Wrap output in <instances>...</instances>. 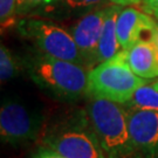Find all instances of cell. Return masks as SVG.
<instances>
[{
	"label": "cell",
	"instance_id": "cell-1",
	"mask_svg": "<svg viewBox=\"0 0 158 158\" xmlns=\"http://www.w3.org/2000/svg\"><path fill=\"white\" fill-rule=\"evenodd\" d=\"M23 66L34 83L56 100L72 103L88 97L89 70L79 63L35 49L23 57Z\"/></svg>",
	"mask_w": 158,
	"mask_h": 158
},
{
	"label": "cell",
	"instance_id": "cell-2",
	"mask_svg": "<svg viewBox=\"0 0 158 158\" xmlns=\"http://www.w3.org/2000/svg\"><path fill=\"white\" fill-rule=\"evenodd\" d=\"M87 98L85 110L108 157L135 158L127 108L94 96Z\"/></svg>",
	"mask_w": 158,
	"mask_h": 158
},
{
	"label": "cell",
	"instance_id": "cell-3",
	"mask_svg": "<svg viewBox=\"0 0 158 158\" xmlns=\"http://www.w3.org/2000/svg\"><path fill=\"white\" fill-rule=\"evenodd\" d=\"M41 144L66 158H109L85 109L49 127L42 135Z\"/></svg>",
	"mask_w": 158,
	"mask_h": 158
},
{
	"label": "cell",
	"instance_id": "cell-4",
	"mask_svg": "<svg viewBox=\"0 0 158 158\" xmlns=\"http://www.w3.org/2000/svg\"><path fill=\"white\" fill-rule=\"evenodd\" d=\"M150 81L152 80L139 77L130 68L122 51L118 55L98 63L88 72V96L124 106L139 87Z\"/></svg>",
	"mask_w": 158,
	"mask_h": 158
},
{
	"label": "cell",
	"instance_id": "cell-5",
	"mask_svg": "<svg viewBox=\"0 0 158 158\" xmlns=\"http://www.w3.org/2000/svg\"><path fill=\"white\" fill-rule=\"evenodd\" d=\"M17 29L41 53L85 67L81 53L69 29L56 21L40 17H23L19 19Z\"/></svg>",
	"mask_w": 158,
	"mask_h": 158
},
{
	"label": "cell",
	"instance_id": "cell-6",
	"mask_svg": "<svg viewBox=\"0 0 158 158\" xmlns=\"http://www.w3.org/2000/svg\"><path fill=\"white\" fill-rule=\"evenodd\" d=\"M45 116L39 108L18 96L2 100L0 108V138L12 147L26 145L44 135Z\"/></svg>",
	"mask_w": 158,
	"mask_h": 158
},
{
	"label": "cell",
	"instance_id": "cell-7",
	"mask_svg": "<svg viewBox=\"0 0 158 158\" xmlns=\"http://www.w3.org/2000/svg\"><path fill=\"white\" fill-rule=\"evenodd\" d=\"M109 6L110 5L97 8L80 19H76L73 25L68 27L81 53L83 64L88 70L98 64L97 48Z\"/></svg>",
	"mask_w": 158,
	"mask_h": 158
},
{
	"label": "cell",
	"instance_id": "cell-8",
	"mask_svg": "<svg viewBox=\"0 0 158 158\" xmlns=\"http://www.w3.org/2000/svg\"><path fill=\"white\" fill-rule=\"evenodd\" d=\"M127 110L135 158H158V113Z\"/></svg>",
	"mask_w": 158,
	"mask_h": 158
},
{
	"label": "cell",
	"instance_id": "cell-9",
	"mask_svg": "<svg viewBox=\"0 0 158 158\" xmlns=\"http://www.w3.org/2000/svg\"><path fill=\"white\" fill-rule=\"evenodd\" d=\"M108 5H111L110 0H51L32 17L46 18L54 21L76 20Z\"/></svg>",
	"mask_w": 158,
	"mask_h": 158
},
{
	"label": "cell",
	"instance_id": "cell-10",
	"mask_svg": "<svg viewBox=\"0 0 158 158\" xmlns=\"http://www.w3.org/2000/svg\"><path fill=\"white\" fill-rule=\"evenodd\" d=\"M123 52L128 64L139 77H158V49L153 42H136Z\"/></svg>",
	"mask_w": 158,
	"mask_h": 158
},
{
	"label": "cell",
	"instance_id": "cell-11",
	"mask_svg": "<svg viewBox=\"0 0 158 158\" xmlns=\"http://www.w3.org/2000/svg\"><path fill=\"white\" fill-rule=\"evenodd\" d=\"M123 8V6L111 5L109 6V11L106 17L104 26L102 29L101 38L97 48V62H106L118 55L122 52V47L119 45L117 32H116V19L118 13Z\"/></svg>",
	"mask_w": 158,
	"mask_h": 158
},
{
	"label": "cell",
	"instance_id": "cell-12",
	"mask_svg": "<svg viewBox=\"0 0 158 158\" xmlns=\"http://www.w3.org/2000/svg\"><path fill=\"white\" fill-rule=\"evenodd\" d=\"M148 13L136 7H123L116 19V32L122 51H128L135 44L136 34Z\"/></svg>",
	"mask_w": 158,
	"mask_h": 158
},
{
	"label": "cell",
	"instance_id": "cell-13",
	"mask_svg": "<svg viewBox=\"0 0 158 158\" xmlns=\"http://www.w3.org/2000/svg\"><path fill=\"white\" fill-rule=\"evenodd\" d=\"M128 109L153 111L158 113V89L150 82L139 87L128 103L124 104Z\"/></svg>",
	"mask_w": 158,
	"mask_h": 158
},
{
	"label": "cell",
	"instance_id": "cell-14",
	"mask_svg": "<svg viewBox=\"0 0 158 158\" xmlns=\"http://www.w3.org/2000/svg\"><path fill=\"white\" fill-rule=\"evenodd\" d=\"M20 60L12 53L5 45L0 46V80L1 82H8L17 77L21 70Z\"/></svg>",
	"mask_w": 158,
	"mask_h": 158
},
{
	"label": "cell",
	"instance_id": "cell-15",
	"mask_svg": "<svg viewBox=\"0 0 158 158\" xmlns=\"http://www.w3.org/2000/svg\"><path fill=\"white\" fill-rule=\"evenodd\" d=\"M18 17L17 0H0V23L2 33L17 26Z\"/></svg>",
	"mask_w": 158,
	"mask_h": 158
},
{
	"label": "cell",
	"instance_id": "cell-16",
	"mask_svg": "<svg viewBox=\"0 0 158 158\" xmlns=\"http://www.w3.org/2000/svg\"><path fill=\"white\" fill-rule=\"evenodd\" d=\"M18 15L19 17H32L36 11L46 6L51 0H17Z\"/></svg>",
	"mask_w": 158,
	"mask_h": 158
},
{
	"label": "cell",
	"instance_id": "cell-17",
	"mask_svg": "<svg viewBox=\"0 0 158 158\" xmlns=\"http://www.w3.org/2000/svg\"><path fill=\"white\" fill-rule=\"evenodd\" d=\"M31 158H66V157H63L62 155H60V153H57V152H55V151L51 150L49 148L41 145V147L32 155Z\"/></svg>",
	"mask_w": 158,
	"mask_h": 158
},
{
	"label": "cell",
	"instance_id": "cell-18",
	"mask_svg": "<svg viewBox=\"0 0 158 158\" xmlns=\"http://www.w3.org/2000/svg\"><path fill=\"white\" fill-rule=\"evenodd\" d=\"M141 7L145 13L152 15L155 13H158V0H143Z\"/></svg>",
	"mask_w": 158,
	"mask_h": 158
},
{
	"label": "cell",
	"instance_id": "cell-19",
	"mask_svg": "<svg viewBox=\"0 0 158 158\" xmlns=\"http://www.w3.org/2000/svg\"><path fill=\"white\" fill-rule=\"evenodd\" d=\"M110 2L114 5L119 6H131V5H141L143 0H110Z\"/></svg>",
	"mask_w": 158,
	"mask_h": 158
},
{
	"label": "cell",
	"instance_id": "cell-20",
	"mask_svg": "<svg viewBox=\"0 0 158 158\" xmlns=\"http://www.w3.org/2000/svg\"><path fill=\"white\" fill-rule=\"evenodd\" d=\"M155 45H156V47H157L158 49V29H157V34H156V39H155Z\"/></svg>",
	"mask_w": 158,
	"mask_h": 158
},
{
	"label": "cell",
	"instance_id": "cell-21",
	"mask_svg": "<svg viewBox=\"0 0 158 158\" xmlns=\"http://www.w3.org/2000/svg\"><path fill=\"white\" fill-rule=\"evenodd\" d=\"M151 83L153 85V87H156V88L158 89V81H155V82H152V81H151Z\"/></svg>",
	"mask_w": 158,
	"mask_h": 158
},
{
	"label": "cell",
	"instance_id": "cell-22",
	"mask_svg": "<svg viewBox=\"0 0 158 158\" xmlns=\"http://www.w3.org/2000/svg\"><path fill=\"white\" fill-rule=\"evenodd\" d=\"M152 17L155 18V19H156V20L158 21V13H155V14H152Z\"/></svg>",
	"mask_w": 158,
	"mask_h": 158
}]
</instances>
